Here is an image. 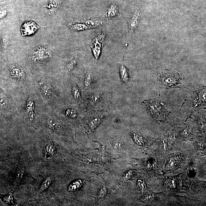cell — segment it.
Listing matches in <instances>:
<instances>
[{
	"label": "cell",
	"mask_w": 206,
	"mask_h": 206,
	"mask_svg": "<svg viewBox=\"0 0 206 206\" xmlns=\"http://www.w3.org/2000/svg\"><path fill=\"white\" fill-rule=\"evenodd\" d=\"M144 103L147 107L150 113L156 119H164L168 114V111L166 110L161 103L159 101H145Z\"/></svg>",
	"instance_id": "6da1fadb"
},
{
	"label": "cell",
	"mask_w": 206,
	"mask_h": 206,
	"mask_svg": "<svg viewBox=\"0 0 206 206\" xmlns=\"http://www.w3.org/2000/svg\"><path fill=\"white\" fill-rule=\"evenodd\" d=\"M180 77L179 74L173 71H167L161 73L159 80L167 88H173L180 83Z\"/></svg>",
	"instance_id": "7a4b0ae2"
},
{
	"label": "cell",
	"mask_w": 206,
	"mask_h": 206,
	"mask_svg": "<svg viewBox=\"0 0 206 206\" xmlns=\"http://www.w3.org/2000/svg\"><path fill=\"white\" fill-rule=\"evenodd\" d=\"M51 51L47 46L40 45L34 49L31 54L33 59L35 61L42 62L51 57Z\"/></svg>",
	"instance_id": "3957f363"
},
{
	"label": "cell",
	"mask_w": 206,
	"mask_h": 206,
	"mask_svg": "<svg viewBox=\"0 0 206 206\" xmlns=\"http://www.w3.org/2000/svg\"><path fill=\"white\" fill-rule=\"evenodd\" d=\"M105 37V35L102 33L100 34L93 40L91 46V49L93 50V55L95 59L96 63L99 58L101 53V48L102 43Z\"/></svg>",
	"instance_id": "277c9868"
},
{
	"label": "cell",
	"mask_w": 206,
	"mask_h": 206,
	"mask_svg": "<svg viewBox=\"0 0 206 206\" xmlns=\"http://www.w3.org/2000/svg\"><path fill=\"white\" fill-rule=\"evenodd\" d=\"M39 29V26L34 21H26L21 25L20 32L22 36H30L34 35Z\"/></svg>",
	"instance_id": "5b68a950"
},
{
	"label": "cell",
	"mask_w": 206,
	"mask_h": 206,
	"mask_svg": "<svg viewBox=\"0 0 206 206\" xmlns=\"http://www.w3.org/2000/svg\"><path fill=\"white\" fill-rule=\"evenodd\" d=\"M103 115L98 113L93 114L88 121V125L91 130H94L102 122Z\"/></svg>",
	"instance_id": "8992f818"
},
{
	"label": "cell",
	"mask_w": 206,
	"mask_h": 206,
	"mask_svg": "<svg viewBox=\"0 0 206 206\" xmlns=\"http://www.w3.org/2000/svg\"><path fill=\"white\" fill-rule=\"evenodd\" d=\"M131 136L134 142L138 146H143L146 143V139L141 133L137 132H132Z\"/></svg>",
	"instance_id": "52a82bcc"
},
{
	"label": "cell",
	"mask_w": 206,
	"mask_h": 206,
	"mask_svg": "<svg viewBox=\"0 0 206 206\" xmlns=\"http://www.w3.org/2000/svg\"><path fill=\"white\" fill-rule=\"evenodd\" d=\"M140 15L139 12H136L134 14L133 16L131 18L129 22V26L131 32L136 29L138 24Z\"/></svg>",
	"instance_id": "ba28073f"
},
{
	"label": "cell",
	"mask_w": 206,
	"mask_h": 206,
	"mask_svg": "<svg viewBox=\"0 0 206 206\" xmlns=\"http://www.w3.org/2000/svg\"><path fill=\"white\" fill-rule=\"evenodd\" d=\"M206 102V88L201 90L198 92L197 98L195 99V104H202Z\"/></svg>",
	"instance_id": "9c48e42d"
},
{
	"label": "cell",
	"mask_w": 206,
	"mask_h": 206,
	"mask_svg": "<svg viewBox=\"0 0 206 206\" xmlns=\"http://www.w3.org/2000/svg\"><path fill=\"white\" fill-rule=\"evenodd\" d=\"M120 73L121 81L123 83H127L129 79V75L128 70L124 65H121L120 67Z\"/></svg>",
	"instance_id": "30bf717a"
},
{
	"label": "cell",
	"mask_w": 206,
	"mask_h": 206,
	"mask_svg": "<svg viewBox=\"0 0 206 206\" xmlns=\"http://www.w3.org/2000/svg\"><path fill=\"white\" fill-rule=\"evenodd\" d=\"M69 28L75 31H83V30L89 29V28L86 25L85 23H81L79 22L73 23L69 24Z\"/></svg>",
	"instance_id": "8fae6325"
},
{
	"label": "cell",
	"mask_w": 206,
	"mask_h": 206,
	"mask_svg": "<svg viewBox=\"0 0 206 206\" xmlns=\"http://www.w3.org/2000/svg\"><path fill=\"white\" fill-rule=\"evenodd\" d=\"M83 184V181L81 179H78L72 182L68 187V190L69 192H74L78 190Z\"/></svg>",
	"instance_id": "7c38bea8"
},
{
	"label": "cell",
	"mask_w": 206,
	"mask_h": 206,
	"mask_svg": "<svg viewBox=\"0 0 206 206\" xmlns=\"http://www.w3.org/2000/svg\"><path fill=\"white\" fill-rule=\"evenodd\" d=\"M118 11L115 5H112L110 7L107 13L106 16L107 18H111L117 16L118 15Z\"/></svg>",
	"instance_id": "4fadbf2b"
},
{
	"label": "cell",
	"mask_w": 206,
	"mask_h": 206,
	"mask_svg": "<svg viewBox=\"0 0 206 206\" xmlns=\"http://www.w3.org/2000/svg\"><path fill=\"white\" fill-rule=\"evenodd\" d=\"M61 0H50L47 6L49 11L51 13L55 12L60 7Z\"/></svg>",
	"instance_id": "5bb4252c"
},
{
	"label": "cell",
	"mask_w": 206,
	"mask_h": 206,
	"mask_svg": "<svg viewBox=\"0 0 206 206\" xmlns=\"http://www.w3.org/2000/svg\"><path fill=\"white\" fill-rule=\"evenodd\" d=\"M85 24L89 29L96 28L102 25L101 21L94 20H85Z\"/></svg>",
	"instance_id": "9a60e30c"
},
{
	"label": "cell",
	"mask_w": 206,
	"mask_h": 206,
	"mask_svg": "<svg viewBox=\"0 0 206 206\" xmlns=\"http://www.w3.org/2000/svg\"><path fill=\"white\" fill-rule=\"evenodd\" d=\"M52 183V178L50 177L45 178V180L42 182L41 186L40 188V191H43L48 189L51 185Z\"/></svg>",
	"instance_id": "2e32d148"
},
{
	"label": "cell",
	"mask_w": 206,
	"mask_h": 206,
	"mask_svg": "<svg viewBox=\"0 0 206 206\" xmlns=\"http://www.w3.org/2000/svg\"><path fill=\"white\" fill-rule=\"evenodd\" d=\"M11 74L12 76L18 78H23L24 73L21 69L17 68H13L11 70Z\"/></svg>",
	"instance_id": "e0dca14e"
},
{
	"label": "cell",
	"mask_w": 206,
	"mask_h": 206,
	"mask_svg": "<svg viewBox=\"0 0 206 206\" xmlns=\"http://www.w3.org/2000/svg\"><path fill=\"white\" fill-rule=\"evenodd\" d=\"M72 93L73 96L76 100L78 101L81 97L80 91L76 84H73L72 88Z\"/></svg>",
	"instance_id": "ac0fdd59"
},
{
	"label": "cell",
	"mask_w": 206,
	"mask_h": 206,
	"mask_svg": "<svg viewBox=\"0 0 206 206\" xmlns=\"http://www.w3.org/2000/svg\"><path fill=\"white\" fill-rule=\"evenodd\" d=\"M77 60L75 57L71 58L68 62V68L69 71L72 70L76 65Z\"/></svg>",
	"instance_id": "d6986e66"
},
{
	"label": "cell",
	"mask_w": 206,
	"mask_h": 206,
	"mask_svg": "<svg viewBox=\"0 0 206 206\" xmlns=\"http://www.w3.org/2000/svg\"><path fill=\"white\" fill-rule=\"evenodd\" d=\"M155 198V196L153 194L145 195L141 198V200L144 203H147L153 200Z\"/></svg>",
	"instance_id": "ffe728a7"
},
{
	"label": "cell",
	"mask_w": 206,
	"mask_h": 206,
	"mask_svg": "<svg viewBox=\"0 0 206 206\" xmlns=\"http://www.w3.org/2000/svg\"><path fill=\"white\" fill-rule=\"evenodd\" d=\"M92 78L91 75L90 74H87L84 80V86L86 89H88L91 86L92 83Z\"/></svg>",
	"instance_id": "44dd1931"
},
{
	"label": "cell",
	"mask_w": 206,
	"mask_h": 206,
	"mask_svg": "<svg viewBox=\"0 0 206 206\" xmlns=\"http://www.w3.org/2000/svg\"><path fill=\"white\" fill-rule=\"evenodd\" d=\"M40 85L42 88L43 93H44V94L45 96L49 97L51 95V89H50V88L48 86L42 83H40Z\"/></svg>",
	"instance_id": "7402d4cb"
},
{
	"label": "cell",
	"mask_w": 206,
	"mask_h": 206,
	"mask_svg": "<svg viewBox=\"0 0 206 206\" xmlns=\"http://www.w3.org/2000/svg\"><path fill=\"white\" fill-rule=\"evenodd\" d=\"M166 182L168 186L170 188H174L176 187V181L174 178H167Z\"/></svg>",
	"instance_id": "603a6c76"
},
{
	"label": "cell",
	"mask_w": 206,
	"mask_h": 206,
	"mask_svg": "<svg viewBox=\"0 0 206 206\" xmlns=\"http://www.w3.org/2000/svg\"><path fill=\"white\" fill-rule=\"evenodd\" d=\"M137 186L138 189L142 192H143L144 191L146 187V183L141 179H139L137 181Z\"/></svg>",
	"instance_id": "cb8c5ba5"
},
{
	"label": "cell",
	"mask_w": 206,
	"mask_h": 206,
	"mask_svg": "<svg viewBox=\"0 0 206 206\" xmlns=\"http://www.w3.org/2000/svg\"><path fill=\"white\" fill-rule=\"evenodd\" d=\"M192 131L189 127H187L182 131L181 133V136L183 138H186L189 136L191 133Z\"/></svg>",
	"instance_id": "d4e9b609"
},
{
	"label": "cell",
	"mask_w": 206,
	"mask_h": 206,
	"mask_svg": "<svg viewBox=\"0 0 206 206\" xmlns=\"http://www.w3.org/2000/svg\"><path fill=\"white\" fill-rule=\"evenodd\" d=\"M177 160L176 158H172L168 161V163L167 164V166L169 168H173L174 166L176 165L177 164Z\"/></svg>",
	"instance_id": "484cf974"
},
{
	"label": "cell",
	"mask_w": 206,
	"mask_h": 206,
	"mask_svg": "<svg viewBox=\"0 0 206 206\" xmlns=\"http://www.w3.org/2000/svg\"><path fill=\"white\" fill-rule=\"evenodd\" d=\"M66 115L72 119L75 118L77 117L76 112L73 109L68 110L66 112Z\"/></svg>",
	"instance_id": "4316f807"
},
{
	"label": "cell",
	"mask_w": 206,
	"mask_h": 206,
	"mask_svg": "<svg viewBox=\"0 0 206 206\" xmlns=\"http://www.w3.org/2000/svg\"><path fill=\"white\" fill-rule=\"evenodd\" d=\"M55 147L52 144H49L46 147V151L48 154L52 155L54 154L55 151Z\"/></svg>",
	"instance_id": "83f0119b"
},
{
	"label": "cell",
	"mask_w": 206,
	"mask_h": 206,
	"mask_svg": "<svg viewBox=\"0 0 206 206\" xmlns=\"http://www.w3.org/2000/svg\"><path fill=\"white\" fill-rule=\"evenodd\" d=\"M101 97V94H100V93H95V94L93 95V96L92 97L91 100V102L93 104L96 103L97 102L99 101V100L100 99Z\"/></svg>",
	"instance_id": "f1b7e54d"
},
{
	"label": "cell",
	"mask_w": 206,
	"mask_h": 206,
	"mask_svg": "<svg viewBox=\"0 0 206 206\" xmlns=\"http://www.w3.org/2000/svg\"><path fill=\"white\" fill-rule=\"evenodd\" d=\"M107 193V190L105 188H103L101 189L98 193V198H104Z\"/></svg>",
	"instance_id": "f546056e"
},
{
	"label": "cell",
	"mask_w": 206,
	"mask_h": 206,
	"mask_svg": "<svg viewBox=\"0 0 206 206\" xmlns=\"http://www.w3.org/2000/svg\"><path fill=\"white\" fill-rule=\"evenodd\" d=\"M4 201L7 203H11L12 202L13 197L12 193H10L7 196L4 197Z\"/></svg>",
	"instance_id": "4dcf8cb0"
},
{
	"label": "cell",
	"mask_w": 206,
	"mask_h": 206,
	"mask_svg": "<svg viewBox=\"0 0 206 206\" xmlns=\"http://www.w3.org/2000/svg\"><path fill=\"white\" fill-rule=\"evenodd\" d=\"M133 173V171H132L130 170L125 174L124 178L125 180H127V179H130Z\"/></svg>",
	"instance_id": "1f68e13d"
},
{
	"label": "cell",
	"mask_w": 206,
	"mask_h": 206,
	"mask_svg": "<svg viewBox=\"0 0 206 206\" xmlns=\"http://www.w3.org/2000/svg\"><path fill=\"white\" fill-rule=\"evenodd\" d=\"M49 123L50 126H51V127H53V128L56 127L57 124L54 121L50 120L49 121Z\"/></svg>",
	"instance_id": "d6a6232c"
},
{
	"label": "cell",
	"mask_w": 206,
	"mask_h": 206,
	"mask_svg": "<svg viewBox=\"0 0 206 206\" xmlns=\"http://www.w3.org/2000/svg\"><path fill=\"white\" fill-rule=\"evenodd\" d=\"M7 15V11L6 10L2 9L1 12V18H3Z\"/></svg>",
	"instance_id": "836d02e7"
}]
</instances>
